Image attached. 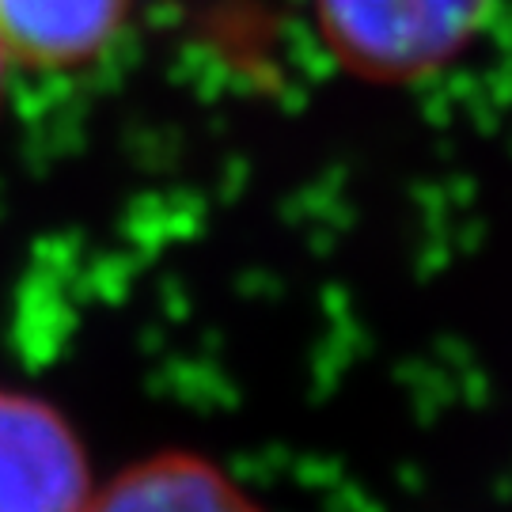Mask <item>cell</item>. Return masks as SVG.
<instances>
[{
    "instance_id": "3957f363",
    "label": "cell",
    "mask_w": 512,
    "mask_h": 512,
    "mask_svg": "<svg viewBox=\"0 0 512 512\" xmlns=\"http://www.w3.org/2000/svg\"><path fill=\"white\" fill-rule=\"evenodd\" d=\"M133 0H0V42L12 69L73 76L122 38Z\"/></svg>"
},
{
    "instance_id": "5b68a950",
    "label": "cell",
    "mask_w": 512,
    "mask_h": 512,
    "mask_svg": "<svg viewBox=\"0 0 512 512\" xmlns=\"http://www.w3.org/2000/svg\"><path fill=\"white\" fill-rule=\"evenodd\" d=\"M12 73V65H8V54H4V42H0V95H4V80Z\"/></svg>"
},
{
    "instance_id": "277c9868",
    "label": "cell",
    "mask_w": 512,
    "mask_h": 512,
    "mask_svg": "<svg viewBox=\"0 0 512 512\" xmlns=\"http://www.w3.org/2000/svg\"><path fill=\"white\" fill-rule=\"evenodd\" d=\"M84 512H270L220 459L156 448L95 482Z\"/></svg>"
},
{
    "instance_id": "7a4b0ae2",
    "label": "cell",
    "mask_w": 512,
    "mask_h": 512,
    "mask_svg": "<svg viewBox=\"0 0 512 512\" xmlns=\"http://www.w3.org/2000/svg\"><path fill=\"white\" fill-rule=\"evenodd\" d=\"M95 482L80 425L50 395L0 380V512H84Z\"/></svg>"
},
{
    "instance_id": "6da1fadb",
    "label": "cell",
    "mask_w": 512,
    "mask_h": 512,
    "mask_svg": "<svg viewBox=\"0 0 512 512\" xmlns=\"http://www.w3.org/2000/svg\"><path fill=\"white\" fill-rule=\"evenodd\" d=\"M490 0H315L334 61L368 84H421L478 35Z\"/></svg>"
}]
</instances>
